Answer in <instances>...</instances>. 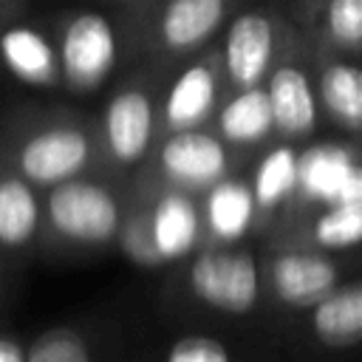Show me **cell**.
Wrapping results in <instances>:
<instances>
[{"instance_id":"18","label":"cell","mask_w":362,"mask_h":362,"mask_svg":"<svg viewBox=\"0 0 362 362\" xmlns=\"http://www.w3.org/2000/svg\"><path fill=\"white\" fill-rule=\"evenodd\" d=\"M300 184V153L291 144L272 147L252 173V195L257 204V212H272L288 198L297 195Z\"/></svg>"},{"instance_id":"2","label":"cell","mask_w":362,"mask_h":362,"mask_svg":"<svg viewBox=\"0 0 362 362\" xmlns=\"http://www.w3.org/2000/svg\"><path fill=\"white\" fill-rule=\"evenodd\" d=\"M45 218L54 235L79 246H105L119 238L122 206L119 198L88 178H68L51 187L45 201Z\"/></svg>"},{"instance_id":"4","label":"cell","mask_w":362,"mask_h":362,"mask_svg":"<svg viewBox=\"0 0 362 362\" xmlns=\"http://www.w3.org/2000/svg\"><path fill=\"white\" fill-rule=\"evenodd\" d=\"M266 286L288 308H311L339 286V266L322 249L286 246L269 255Z\"/></svg>"},{"instance_id":"14","label":"cell","mask_w":362,"mask_h":362,"mask_svg":"<svg viewBox=\"0 0 362 362\" xmlns=\"http://www.w3.org/2000/svg\"><path fill=\"white\" fill-rule=\"evenodd\" d=\"M354 158L348 150L337 144H317L305 153H300V184L297 195L317 204H337L345 178L354 170Z\"/></svg>"},{"instance_id":"11","label":"cell","mask_w":362,"mask_h":362,"mask_svg":"<svg viewBox=\"0 0 362 362\" xmlns=\"http://www.w3.org/2000/svg\"><path fill=\"white\" fill-rule=\"evenodd\" d=\"M274 130L286 139H305L317 127V96L303 68L280 65L269 79Z\"/></svg>"},{"instance_id":"8","label":"cell","mask_w":362,"mask_h":362,"mask_svg":"<svg viewBox=\"0 0 362 362\" xmlns=\"http://www.w3.org/2000/svg\"><path fill=\"white\" fill-rule=\"evenodd\" d=\"M105 144L116 164H139L144 153L150 150L153 130H156V113L153 102L139 88L119 90L107 107H105Z\"/></svg>"},{"instance_id":"10","label":"cell","mask_w":362,"mask_h":362,"mask_svg":"<svg viewBox=\"0 0 362 362\" xmlns=\"http://www.w3.org/2000/svg\"><path fill=\"white\" fill-rule=\"evenodd\" d=\"M204 226L215 243H240L257 215V204L249 181L221 178L209 189H204Z\"/></svg>"},{"instance_id":"23","label":"cell","mask_w":362,"mask_h":362,"mask_svg":"<svg viewBox=\"0 0 362 362\" xmlns=\"http://www.w3.org/2000/svg\"><path fill=\"white\" fill-rule=\"evenodd\" d=\"M119 243H122V252L127 255L130 263H136L141 269L161 266V257H158L156 243H153V235H150L147 212H130L127 218H122Z\"/></svg>"},{"instance_id":"20","label":"cell","mask_w":362,"mask_h":362,"mask_svg":"<svg viewBox=\"0 0 362 362\" xmlns=\"http://www.w3.org/2000/svg\"><path fill=\"white\" fill-rule=\"evenodd\" d=\"M320 99L337 124L362 130V68L331 62L320 74Z\"/></svg>"},{"instance_id":"3","label":"cell","mask_w":362,"mask_h":362,"mask_svg":"<svg viewBox=\"0 0 362 362\" xmlns=\"http://www.w3.org/2000/svg\"><path fill=\"white\" fill-rule=\"evenodd\" d=\"M59 76L76 90L88 93L99 88L116 65V31L105 14L79 11L59 34Z\"/></svg>"},{"instance_id":"19","label":"cell","mask_w":362,"mask_h":362,"mask_svg":"<svg viewBox=\"0 0 362 362\" xmlns=\"http://www.w3.org/2000/svg\"><path fill=\"white\" fill-rule=\"evenodd\" d=\"M40 229V201L20 173L0 178V243L25 246Z\"/></svg>"},{"instance_id":"13","label":"cell","mask_w":362,"mask_h":362,"mask_svg":"<svg viewBox=\"0 0 362 362\" xmlns=\"http://www.w3.org/2000/svg\"><path fill=\"white\" fill-rule=\"evenodd\" d=\"M0 59L11 76L25 85H57L59 76V57L45 34L31 25H11L0 34Z\"/></svg>"},{"instance_id":"26","label":"cell","mask_w":362,"mask_h":362,"mask_svg":"<svg viewBox=\"0 0 362 362\" xmlns=\"http://www.w3.org/2000/svg\"><path fill=\"white\" fill-rule=\"evenodd\" d=\"M337 204H362V164L356 161L351 175L345 178L342 184V192H339V201Z\"/></svg>"},{"instance_id":"16","label":"cell","mask_w":362,"mask_h":362,"mask_svg":"<svg viewBox=\"0 0 362 362\" xmlns=\"http://www.w3.org/2000/svg\"><path fill=\"white\" fill-rule=\"evenodd\" d=\"M223 0H170L161 14V40L173 51L204 42L223 20Z\"/></svg>"},{"instance_id":"12","label":"cell","mask_w":362,"mask_h":362,"mask_svg":"<svg viewBox=\"0 0 362 362\" xmlns=\"http://www.w3.org/2000/svg\"><path fill=\"white\" fill-rule=\"evenodd\" d=\"M308 328L328 348H351L362 342V280L339 283L308 308Z\"/></svg>"},{"instance_id":"28","label":"cell","mask_w":362,"mask_h":362,"mask_svg":"<svg viewBox=\"0 0 362 362\" xmlns=\"http://www.w3.org/2000/svg\"><path fill=\"white\" fill-rule=\"evenodd\" d=\"M0 8H3V0H0Z\"/></svg>"},{"instance_id":"21","label":"cell","mask_w":362,"mask_h":362,"mask_svg":"<svg viewBox=\"0 0 362 362\" xmlns=\"http://www.w3.org/2000/svg\"><path fill=\"white\" fill-rule=\"evenodd\" d=\"M308 238L322 252H345L362 243V204H325L308 223Z\"/></svg>"},{"instance_id":"25","label":"cell","mask_w":362,"mask_h":362,"mask_svg":"<svg viewBox=\"0 0 362 362\" xmlns=\"http://www.w3.org/2000/svg\"><path fill=\"white\" fill-rule=\"evenodd\" d=\"M325 25L337 45L362 48V0H328Z\"/></svg>"},{"instance_id":"24","label":"cell","mask_w":362,"mask_h":362,"mask_svg":"<svg viewBox=\"0 0 362 362\" xmlns=\"http://www.w3.org/2000/svg\"><path fill=\"white\" fill-rule=\"evenodd\" d=\"M164 362H235L232 351L212 334H181L170 342Z\"/></svg>"},{"instance_id":"17","label":"cell","mask_w":362,"mask_h":362,"mask_svg":"<svg viewBox=\"0 0 362 362\" xmlns=\"http://www.w3.org/2000/svg\"><path fill=\"white\" fill-rule=\"evenodd\" d=\"M218 130L232 144H257V141H263L274 130L269 90L260 88V85L240 88V93H235L223 105V110L218 116Z\"/></svg>"},{"instance_id":"15","label":"cell","mask_w":362,"mask_h":362,"mask_svg":"<svg viewBox=\"0 0 362 362\" xmlns=\"http://www.w3.org/2000/svg\"><path fill=\"white\" fill-rule=\"evenodd\" d=\"M215 102V74L209 65H189L181 71L164 99V122L170 130H189L201 124Z\"/></svg>"},{"instance_id":"7","label":"cell","mask_w":362,"mask_h":362,"mask_svg":"<svg viewBox=\"0 0 362 362\" xmlns=\"http://www.w3.org/2000/svg\"><path fill=\"white\" fill-rule=\"evenodd\" d=\"M147 221H150V235L161 257V266L178 263L201 246L204 215H201V206L192 201V192L187 189L175 187L161 192L147 209Z\"/></svg>"},{"instance_id":"27","label":"cell","mask_w":362,"mask_h":362,"mask_svg":"<svg viewBox=\"0 0 362 362\" xmlns=\"http://www.w3.org/2000/svg\"><path fill=\"white\" fill-rule=\"evenodd\" d=\"M0 362H25V351L20 348L17 339L0 337Z\"/></svg>"},{"instance_id":"5","label":"cell","mask_w":362,"mask_h":362,"mask_svg":"<svg viewBox=\"0 0 362 362\" xmlns=\"http://www.w3.org/2000/svg\"><path fill=\"white\" fill-rule=\"evenodd\" d=\"M90 161V139L82 127L51 124L31 133L17 150L20 175L34 187H57L76 178Z\"/></svg>"},{"instance_id":"22","label":"cell","mask_w":362,"mask_h":362,"mask_svg":"<svg viewBox=\"0 0 362 362\" xmlns=\"http://www.w3.org/2000/svg\"><path fill=\"white\" fill-rule=\"evenodd\" d=\"M25 362H93L85 337L74 328H48L25 351Z\"/></svg>"},{"instance_id":"6","label":"cell","mask_w":362,"mask_h":362,"mask_svg":"<svg viewBox=\"0 0 362 362\" xmlns=\"http://www.w3.org/2000/svg\"><path fill=\"white\" fill-rule=\"evenodd\" d=\"M161 175L187 192H204L215 181H221L229 170L226 144L204 130H173L158 150Z\"/></svg>"},{"instance_id":"9","label":"cell","mask_w":362,"mask_h":362,"mask_svg":"<svg viewBox=\"0 0 362 362\" xmlns=\"http://www.w3.org/2000/svg\"><path fill=\"white\" fill-rule=\"evenodd\" d=\"M272 51H274V25L269 17L255 11L235 17L223 45V62L229 79L238 88L260 85V79L269 71Z\"/></svg>"},{"instance_id":"1","label":"cell","mask_w":362,"mask_h":362,"mask_svg":"<svg viewBox=\"0 0 362 362\" xmlns=\"http://www.w3.org/2000/svg\"><path fill=\"white\" fill-rule=\"evenodd\" d=\"M187 286L192 297L212 311L243 317L260 300L263 272L249 246L209 243L189 255Z\"/></svg>"}]
</instances>
